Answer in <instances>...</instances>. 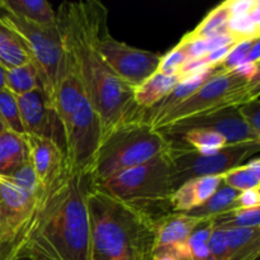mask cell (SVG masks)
Masks as SVG:
<instances>
[{
	"label": "cell",
	"instance_id": "obj_1",
	"mask_svg": "<svg viewBox=\"0 0 260 260\" xmlns=\"http://www.w3.org/2000/svg\"><path fill=\"white\" fill-rule=\"evenodd\" d=\"M89 174L65 165L45 187L33 215L0 260H88Z\"/></svg>",
	"mask_w": 260,
	"mask_h": 260
},
{
	"label": "cell",
	"instance_id": "obj_2",
	"mask_svg": "<svg viewBox=\"0 0 260 260\" xmlns=\"http://www.w3.org/2000/svg\"><path fill=\"white\" fill-rule=\"evenodd\" d=\"M107 22L108 10L95 0L65 2L56 13L63 48L70 53L98 113L102 139L127 122L144 119V111L135 104L134 89L108 68L96 50L99 32Z\"/></svg>",
	"mask_w": 260,
	"mask_h": 260
},
{
	"label": "cell",
	"instance_id": "obj_3",
	"mask_svg": "<svg viewBox=\"0 0 260 260\" xmlns=\"http://www.w3.org/2000/svg\"><path fill=\"white\" fill-rule=\"evenodd\" d=\"M86 206L88 260H154L156 225L151 218L91 182Z\"/></svg>",
	"mask_w": 260,
	"mask_h": 260
},
{
	"label": "cell",
	"instance_id": "obj_4",
	"mask_svg": "<svg viewBox=\"0 0 260 260\" xmlns=\"http://www.w3.org/2000/svg\"><path fill=\"white\" fill-rule=\"evenodd\" d=\"M53 112L62 132L65 165L88 174L102 140L101 121L65 48L56 84Z\"/></svg>",
	"mask_w": 260,
	"mask_h": 260
},
{
	"label": "cell",
	"instance_id": "obj_5",
	"mask_svg": "<svg viewBox=\"0 0 260 260\" xmlns=\"http://www.w3.org/2000/svg\"><path fill=\"white\" fill-rule=\"evenodd\" d=\"M169 146V139L144 119L127 122L102 139L88 173L91 184L145 164Z\"/></svg>",
	"mask_w": 260,
	"mask_h": 260
},
{
	"label": "cell",
	"instance_id": "obj_6",
	"mask_svg": "<svg viewBox=\"0 0 260 260\" xmlns=\"http://www.w3.org/2000/svg\"><path fill=\"white\" fill-rule=\"evenodd\" d=\"M96 187L144 213L154 222L174 213L170 205L173 189L168 151L145 164L119 173Z\"/></svg>",
	"mask_w": 260,
	"mask_h": 260
},
{
	"label": "cell",
	"instance_id": "obj_7",
	"mask_svg": "<svg viewBox=\"0 0 260 260\" xmlns=\"http://www.w3.org/2000/svg\"><path fill=\"white\" fill-rule=\"evenodd\" d=\"M259 94L260 75L248 78L235 70L223 73L217 65V71L198 90L177 108L150 124L152 128L161 131L185 119L207 116L228 108H238L246 102L259 98Z\"/></svg>",
	"mask_w": 260,
	"mask_h": 260
},
{
	"label": "cell",
	"instance_id": "obj_8",
	"mask_svg": "<svg viewBox=\"0 0 260 260\" xmlns=\"http://www.w3.org/2000/svg\"><path fill=\"white\" fill-rule=\"evenodd\" d=\"M0 20L19 37L30 65L35 68L48 106L53 111L56 84L63 57V47L57 23L42 27L14 17L2 9Z\"/></svg>",
	"mask_w": 260,
	"mask_h": 260
},
{
	"label": "cell",
	"instance_id": "obj_9",
	"mask_svg": "<svg viewBox=\"0 0 260 260\" xmlns=\"http://www.w3.org/2000/svg\"><path fill=\"white\" fill-rule=\"evenodd\" d=\"M260 150V141L226 145L215 154L203 155L170 144L168 150L170 164V184L175 189L197 178L223 175L234 168L253 159Z\"/></svg>",
	"mask_w": 260,
	"mask_h": 260
},
{
	"label": "cell",
	"instance_id": "obj_10",
	"mask_svg": "<svg viewBox=\"0 0 260 260\" xmlns=\"http://www.w3.org/2000/svg\"><path fill=\"white\" fill-rule=\"evenodd\" d=\"M96 50L108 68L131 89H136L157 71L162 56L117 41L108 24L101 29Z\"/></svg>",
	"mask_w": 260,
	"mask_h": 260
},
{
	"label": "cell",
	"instance_id": "obj_11",
	"mask_svg": "<svg viewBox=\"0 0 260 260\" xmlns=\"http://www.w3.org/2000/svg\"><path fill=\"white\" fill-rule=\"evenodd\" d=\"M40 197L23 192L0 177V255L22 233Z\"/></svg>",
	"mask_w": 260,
	"mask_h": 260
},
{
	"label": "cell",
	"instance_id": "obj_12",
	"mask_svg": "<svg viewBox=\"0 0 260 260\" xmlns=\"http://www.w3.org/2000/svg\"><path fill=\"white\" fill-rule=\"evenodd\" d=\"M190 129H207L216 132L226 140L228 145L241 144L246 141H260V136L254 134L244 122L238 108H228L207 116L196 117L178 122L168 128L161 129L167 136H178Z\"/></svg>",
	"mask_w": 260,
	"mask_h": 260
},
{
	"label": "cell",
	"instance_id": "obj_13",
	"mask_svg": "<svg viewBox=\"0 0 260 260\" xmlns=\"http://www.w3.org/2000/svg\"><path fill=\"white\" fill-rule=\"evenodd\" d=\"M15 98L19 107L20 122L24 135L48 137L57 141L55 131L57 127L61 129L60 123L55 112L48 106L42 89H36Z\"/></svg>",
	"mask_w": 260,
	"mask_h": 260
},
{
	"label": "cell",
	"instance_id": "obj_14",
	"mask_svg": "<svg viewBox=\"0 0 260 260\" xmlns=\"http://www.w3.org/2000/svg\"><path fill=\"white\" fill-rule=\"evenodd\" d=\"M28 150V161L42 187H47L62 173L65 152L57 141L48 137L23 135Z\"/></svg>",
	"mask_w": 260,
	"mask_h": 260
},
{
	"label": "cell",
	"instance_id": "obj_15",
	"mask_svg": "<svg viewBox=\"0 0 260 260\" xmlns=\"http://www.w3.org/2000/svg\"><path fill=\"white\" fill-rule=\"evenodd\" d=\"M222 175L197 178L180 185L170 197L173 212L185 213L207 202L222 185Z\"/></svg>",
	"mask_w": 260,
	"mask_h": 260
},
{
	"label": "cell",
	"instance_id": "obj_16",
	"mask_svg": "<svg viewBox=\"0 0 260 260\" xmlns=\"http://www.w3.org/2000/svg\"><path fill=\"white\" fill-rule=\"evenodd\" d=\"M202 218L193 217L187 213L174 212L160 218L156 225V243L155 251L177 248L187 243L190 234L203 222Z\"/></svg>",
	"mask_w": 260,
	"mask_h": 260
},
{
	"label": "cell",
	"instance_id": "obj_17",
	"mask_svg": "<svg viewBox=\"0 0 260 260\" xmlns=\"http://www.w3.org/2000/svg\"><path fill=\"white\" fill-rule=\"evenodd\" d=\"M216 71H217V65L207 68L202 73L196 74V75L189 76L188 79L180 81L167 96L157 102L152 108L144 112V121H146L147 123H151L152 121L165 116L170 111L177 108L183 101H185L188 96H190L196 90H198Z\"/></svg>",
	"mask_w": 260,
	"mask_h": 260
},
{
	"label": "cell",
	"instance_id": "obj_18",
	"mask_svg": "<svg viewBox=\"0 0 260 260\" xmlns=\"http://www.w3.org/2000/svg\"><path fill=\"white\" fill-rule=\"evenodd\" d=\"M0 8L14 17L37 25H56V12L46 0H0Z\"/></svg>",
	"mask_w": 260,
	"mask_h": 260
},
{
	"label": "cell",
	"instance_id": "obj_19",
	"mask_svg": "<svg viewBox=\"0 0 260 260\" xmlns=\"http://www.w3.org/2000/svg\"><path fill=\"white\" fill-rule=\"evenodd\" d=\"M182 80L180 75H164L156 71L134 90L135 104L144 112L152 108Z\"/></svg>",
	"mask_w": 260,
	"mask_h": 260
},
{
	"label": "cell",
	"instance_id": "obj_20",
	"mask_svg": "<svg viewBox=\"0 0 260 260\" xmlns=\"http://www.w3.org/2000/svg\"><path fill=\"white\" fill-rule=\"evenodd\" d=\"M229 246L228 260H259L260 226L225 230Z\"/></svg>",
	"mask_w": 260,
	"mask_h": 260
},
{
	"label": "cell",
	"instance_id": "obj_21",
	"mask_svg": "<svg viewBox=\"0 0 260 260\" xmlns=\"http://www.w3.org/2000/svg\"><path fill=\"white\" fill-rule=\"evenodd\" d=\"M28 161V150L20 135L7 131L0 134V177H8Z\"/></svg>",
	"mask_w": 260,
	"mask_h": 260
},
{
	"label": "cell",
	"instance_id": "obj_22",
	"mask_svg": "<svg viewBox=\"0 0 260 260\" xmlns=\"http://www.w3.org/2000/svg\"><path fill=\"white\" fill-rule=\"evenodd\" d=\"M167 136V135H165ZM170 144L189 149L203 155L215 154L226 146V140L216 132L207 129H190L178 136H167Z\"/></svg>",
	"mask_w": 260,
	"mask_h": 260
},
{
	"label": "cell",
	"instance_id": "obj_23",
	"mask_svg": "<svg viewBox=\"0 0 260 260\" xmlns=\"http://www.w3.org/2000/svg\"><path fill=\"white\" fill-rule=\"evenodd\" d=\"M231 18L233 15H231L228 0L210 10V13L203 18L202 22L194 29L188 32L183 38L187 41L207 40V38L215 37V36L225 35V33H229V22Z\"/></svg>",
	"mask_w": 260,
	"mask_h": 260
},
{
	"label": "cell",
	"instance_id": "obj_24",
	"mask_svg": "<svg viewBox=\"0 0 260 260\" xmlns=\"http://www.w3.org/2000/svg\"><path fill=\"white\" fill-rule=\"evenodd\" d=\"M30 63L19 37L0 20V65L4 69Z\"/></svg>",
	"mask_w": 260,
	"mask_h": 260
},
{
	"label": "cell",
	"instance_id": "obj_25",
	"mask_svg": "<svg viewBox=\"0 0 260 260\" xmlns=\"http://www.w3.org/2000/svg\"><path fill=\"white\" fill-rule=\"evenodd\" d=\"M238 194V190L222 184L207 202H205L200 207L185 213L193 216V217L202 218V220H211V218L216 217V216L222 215V213L233 210Z\"/></svg>",
	"mask_w": 260,
	"mask_h": 260
},
{
	"label": "cell",
	"instance_id": "obj_26",
	"mask_svg": "<svg viewBox=\"0 0 260 260\" xmlns=\"http://www.w3.org/2000/svg\"><path fill=\"white\" fill-rule=\"evenodd\" d=\"M222 183L238 192L260 188V160L253 157L245 164L225 173L222 175Z\"/></svg>",
	"mask_w": 260,
	"mask_h": 260
},
{
	"label": "cell",
	"instance_id": "obj_27",
	"mask_svg": "<svg viewBox=\"0 0 260 260\" xmlns=\"http://www.w3.org/2000/svg\"><path fill=\"white\" fill-rule=\"evenodd\" d=\"M5 70V89L15 96L23 95L41 88L37 73L30 63Z\"/></svg>",
	"mask_w": 260,
	"mask_h": 260
},
{
	"label": "cell",
	"instance_id": "obj_28",
	"mask_svg": "<svg viewBox=\"0 0 260 260\" xmlns=\"http://www.w3.org/2000/svg\"><path fill=\"white\" fill-rule=\"evenodd\" d=\"M215 230H231V229H251L260 226L259 208H233L228 212L211 218Z\"/></svg>",
	"mask_w": 260,
	"mask_h": 260
},
{
	"label": "cell",
	"instance_id": "obj_29",
	"mask_svg": "<svg viewBox=\"0 0 260 260\" xmlns=\"http://www.w3.org/2000/svg\"><path fill=\"white\" fill-rule=\"evenodd\" d=\"M0 117H2L7 129L20 135V136L24 135L22 122H20L17 98H15L14 94H12L7 89L0 90Z\"/></svg>",
	"mask_w": 260,
	"mask_h": 260
},
{
	"label": "cell",
	"instance_id": "obj_30",
	"mask_svg": "<svg viewBox=\"0 0 260 260\" xmlns=\"http://www.w3.org/2000/svg\"><path fill=\"white\" fill-rule=\"evenodd\" d=\"M5 180H8L9 183H12L13 185H15L17 188L22 189L23 192L28 193L30 196H35V197H40L42 194L43 189L42 184L40 183L38 178L36 177L35 172H33V168L30 167L29 161L25 162L24 165L19 168V169L15 170L13 174L8 175V177H2Z\"/></svg>",
	"mask_w": 260,
	"mask_h": 260
},
{
	"label": "cell",
	"instance_id": "obj_31",
	"mask_svg": "<svg viewBox=\"0 0 260 260\" xmlns=\"http://www.w3.org/2000/svg\"><path fill=\"white\" fill-rule=\"evenodd\" d=\"M188 61L189 57L185 52L184 46L179 42L172 51L162 56L157 71L164 75H178Z\"/></svg>",
	"mask_w": 260,
	"mask_h": 260
},
{
	"label": "cell",
	"instance_id": "obj_32",
	"mask_svg": "<svg viewBox=\"0 0 260 260\" xmlns=\"http://www.w3.org/2000/svg\"><path fill=\"white\" fill-rule=\"evenodd\" d=\"M255 40L256 38H253V40H245L236 43V45L231 48L230 52L226 55V57L223 58L222 62L218 63V69H220V71H223V73H230V71L235 70L236 68H239L241 63L245 62L246 55H248L249 50H250L251 45H253V42Z\"/></svg>",
	"mask_w": 260,
	"mask_h": 260
},
{
	"label": "cell",
	"instance_id": "obj_33",
	"mask_svg": "<svg viewBox=\"0 0 260 260\" xmlns=\"http://www.w3.org/2000/svg\"><path fill=\"white\" fill-rule=\"evenodd\" d=\"M238 111L249 128L260 136V99L255 98L241 104L238 107Z\"/></svg>",
	"mask_w": 260,
	"mask_h": 260
},
{
	"label": "cell",
	"instance_id": "obj_34",
	"mask_svg": "<svg viewBox=\"0 0 260 260\" xmlns=\"http://www.w3.org/2000/svg\"><path fill=\"white\" fill-rule=\"evenodd\" d=\"M208 249H210L211 259L212 260H228L229 246L226 240L225 230H215L208 240Z\"/></svg>",
	"mask_w": 260,
	"mask_h": 260
},
{
	"label": "cell",
	"instance_id": "obj_35",
	"mask_svg": "<svg viewBox=\"0 0 260 260\" xmlns=\"http://www.w3.org/2000/svg\"><path fill=\"white\" fill-rule=\"evenodd\" d=\"M260 207V188H254V189L244 190L239 192L236 197L235 206L234 208H259Z\"/></svg>",
	"mask_w": 260,
	"mask_h": 260
},
{
	"label": "cell",
	"instance_id": "obj_36",
	"mask_svg": "<svg viewBox=\"0 0 260 260\" xmlns=\"http://www.w3.org/2000/svg\"><path fill=\"white\" fill-rule=\"evenodd\" d=\"M259 58H260V38H256V40L253 42V45H251L248 55H246L245 62H249V63L259 62Z\"/></svg>",
	"mask_w": 260,
	"mask_h": 260
},
{
	"label": "cell",
	"instance_id": "obj_37",
	"mask_svg": "<svg viewBox=\"0 0 260 260\" xmlns=\"http://www.w3.org/2000/svg\"><path fill=\"white\" fill-rule=\"evenodd\" d=\"M5 89V70L2 65H0V90Z\"/></svg>",
	"mask_w": 260,
	"mask_h": 260
},
{
	"label": "cell",
	"instance_id": "obj_38",
	"mask_svg": "<svg viewBox=\"0 0 260 260\" xmlns=\"http://www.w3.org/2000/svg\"><path fill=\"white\" fill-rule=\"evenodd\" d=\"M4 131H7V127H5L4 122H3L2 117H0V134H2V132H4Z\"/></svg>",
	"mask_w": 260,
	"mask_h": 260
},
{
	"label": "cell",
	"instance_id": "obj_39",
	"mask_svg": "<svg viewBox=\"0 0 260 260\" xmlns=\"http://www.w3.org/2000/svg\"><path fill=\"white\" fill-rule=\"evenodd\" d=\"M154 260H175L170 256H157V258H154Z\"/></svg>",
	"mask_w": 260,
	"mask_h": 260
},
{
	"label": "cell",
	"instance_id": "obj_40",
	"mask_svg": "<svg viewBox=\"0 0 260 260\" xmlns=\"http://www.w3.org/2000/svg\"><path fill=\"white\" fill-rule=\"evenodd\" d=\"M17 260H29V259H27V258H22V259H17Z\"/></svg>",
	"mask_w": 260,
	"mask_h": 260
}]
</instances>
